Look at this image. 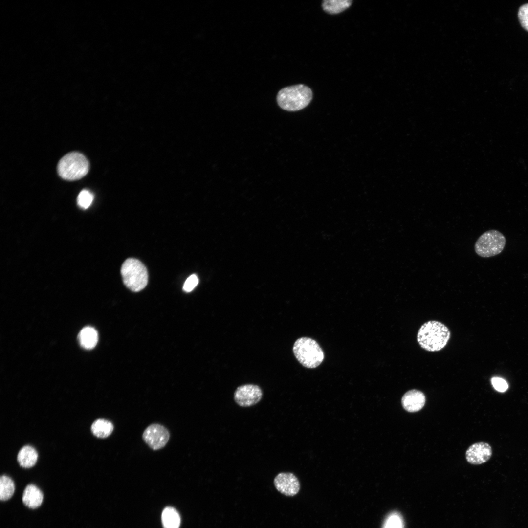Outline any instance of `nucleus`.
Segmentation results:
<instances>
[{"label":"nucleus","mask_w":528,"mask_h":528,"mask_svg":"<svg viewBox=\"0 0 528 528\" xmlns=\"http://www.w3.org/2000/svg\"><path fill=\"white\" fill-rule=\"evenodd\" d=\"M451 336L449 328L443 323L430 320L423 324L417 333L419 346L428 352H438L444 348Z\"/></svg>","instance_id":"f257e3e1"},{"label":"nucleus","mask_w":528,"mask_h":528,"mask_svg":"<svg viewBox=\"0 0 528 528\" xmlns=\"http://www.w3.org/2000/svg\"><path fill=\"white\" fill-rule=\"evenodd\" d=\"M312 98L311 89L304 85L298 84L281 89L277 94V101L282 109L295 111L307 106Z\"/></svg>","instance_id":"f03ea898"},{"label":"nucleus","mask_w":528,"mask_h":528,"mask_svg":"<svg viewBox=\"0 0 528 528\" xmlns=\"http://www.w3.org/2000/svg\"><path fill=\"white\" fill-rule=\"evenodd\" d=\"M89 163L83 154L71 152L64 156L59 161L57 171L63 179L73 181L80 179L88 172Z\"/></svg>","instance_id":"7ed1b4c3"},{"label":"nucleus","mask_w":528,"mask_h":528,"mask_svg":"<svg viewBox=\"0 0 528 528\" xmlns=\"http://www.w3.org/2000/svg\"><path fill=\"white\" fill-rule=\"evenodd\" d=\"M294 354L303 366L308 368L318 367L323 361V350L317 342L308 337H301L294 343Z\"/></svg>","instance_id":"20e7f679"},{"label":"nucleus","mask_w":528,"mask_h":528,"mask_svg":"<svg viewBox=\"0 0 528 528\" xmlns=\"http://www.w3.org/2000/svg\"><path fill=\"white\" fill-rule=\"evenodd\" d=\"M121 273L124 285L133 292L142 290L148 283L147 269L137 259H127L122 265Z\"/></svg>","instance_id":"39448f33"},{"label":"nucleus","mask_w":528,"mask_h":528,"mask_svg":"<svg viewBox=\"0 0 528 528\" xmlns=\"http://www.w3.org/2000/svg\"><path fill=\"white\" fill-rule=\"evenodd\" d=\"M506 238L500 231H487L477 239L474 245L476 254L483 258H488L500 254L506 245Z\"/></svg>","instance_id":"423d86ee"},{"label":"nucleus","mask_w":528,"mask_h":528,"mask_svg":"<svg viewBox=\"0 0 528 528\" xmlns=\"http://www.w3.org/2000/svg\"><path fill=\"white\" fill-rule=\"evenodd\" d=\"M142 438L150 448L154 450L163 448L169 441L170 433L164 426L157 423L152 424L144 431Z\"/></svg>","instance_id":"0eeeda50"},{"label":"nucleus","mask_w":528,"mask_h":528,"mask_svg":"<svg viewBox=\"0 0 528 528\" xmlns=\"http://www.w3.org/2000/svg\"><path fill=\"white\" fill-rule=\"evenodd\" d=\"M260 387L254 384H245L237 387L234 392L236 403L241 407H249L258 403L262 397Z\"/></svg>","instance_id":"6e6552de"},{"label":"nucleus","mask_w":528,"mask_h":528,"mask_svg":"<svg viewBox=\"0 0 528 528\" xmlns=\"http://www.w3.org/2000/svg\"><path fill=\"white\" fill-rule=\"evenodd\" d=\"M274 484L279 492L287 496H295L300 488L298 478L289 472H282L277 475L274 480Z\"/></svg>","instance_id":"1a4fd4ad"},{"label":"nucleus","mask_w":528,"mask_h":528,"mask_svg":"<svg viewBox=\"0 0 528 528\" xmlns=\"http://www.w3.org/2000/svg\"><path fill=\"white\" fill-rule=\"evenodd\" d=\"M492 455V448L488 443L479 442L468 447L465 453V457L469 463L479 465L487 462Z\"/></svg>","instance_id":"9d476101"},{"label":"nucleus","mask_w":528,"mask_h":528,"mask_svg":"<svg viewBox=\"0 0 528 528\" xmlns=\"http://www.w3.org/2000/svg\"><path fill=\"white\" fill-rule=\"evenodd\" d=\"M426 397L424 393L417 389H412L406 392L401 399L403 408L409 412H416L424 407Z\"/></svg>","instance_id":"9b49d317"},{"label":"nucleus","mask_w":528,"mask_h":528,"mask_svg":"<svg viewBox=\"0 0 528 528\" xmlns=\"http://www.w3.org/2000/svg\"><path fill=\"white\" fill-rule=\"evenodd\" d=\"M43 500L42 491L35 485L29 484L25 488L23 495L22 502L25 506L31 508L39 507Z\"/></svg>","instance_id":"f8f14e48"},{"label":"nucleus","mask_w":528,"mask_h":528,"mask_svg":"<svg viewBox=\"0 0 528 528\" xmlns=\"http://www.w3.org/2000/svg\"><path fill=\"white\" fill-rule=\"evenodd\" d=\"M98 340L97 331L94 328L90 326L83 328L78 334L79 342L80 345L86 349L94 348Z\"/></svg>","instance_id":"ddd939ff"},{"label":"nucleus","mask_w":528,"mask_h":528,"mask_svg":"<svg viewBox=\"0 0 528 528\" xmlns=\"http://www.w3.org/2000/svg\"><path fill=\"white\" fill-rule=\"evenodd\" d=\"M38 459V453L32 447L26 445L18 453L17 460L20 465L24 468H30L35 464Z\"/></svg>","instance_id":"4468645a"},{"label":"nucleus","mask_w":528,"mask_h":528,"mask_svg":"<svg viewBox=\"0 0 528 528\" xmlns=\"http://www.w3.org/2000/svg\"><path fill=\"white\" fill-rule=\"evenodd\" d=\"M161 521L164 528H179L180 525V517L178 512L170 506L163 509Z\"/></svg>","instance_id":"2eb2a0df"},{"label":"nucleus","mask_w":528,"mask_h":528,"mask_svg":"<svg viewBox=\"0 0 528 528\" xmlns=\"http://www.w3.org/2000/svg\"><path fill=\"white\" fill-rule=\"evenodd\" d=\"M113 429V424L110 421L104 419H97L91 426V430L93 434L100 438L109 437L112 433Z\"/></svg>","instance_id":"dca6fc26"},{"label":"nucleus","mask_w":528,"mask_h":528,"mask_svg":"<svg viewBox=\"0 0 528 528\" xmlns=\"http://www.w3.org/2000/svg\"><path fill=\"white\" fill-rule=\"evenodd\" d=\"M351 0H325L322 6L325 11L335 14L342 12L352 4Z\"/></svg>","instance_id":"f3484780"},{"label":"nucleus","mask_w":528,"mask_h":528,"mask_svg":"<svg viewBox=\"0 0 528 528\" xmlns=\"http://www.w3.org/2000/svg\"><path fill=\"white\" fill-rule=\"evenodd\" d=\"M15 491V484L9 477L3 475L0 478V499L2 501L9 499Z\"/></svg>","instance_id":"a211bd4d"},{"label":"nucleus","mask_w":528,"mask_h":528,"mask_svg":"<svg viewBox=\"0 0 528 528\" xmlns=\"http://www.w3.org/2000/svg\"><path fill=\"white\" fill-rule=\"evenodd\" d=\"M383 528H403V521L401 516L397 512L391 513L387 517Z\"/></svg>","instance_id":"6ab92c4d"},{"label":"nucleus","mask_w":528,"mask_h":528,"mask_svg":"<svg viewBox=\"0 0 528 528\" xmlns=\"http://www.w3.org/2000/svg\"><path fill=\"white\" fill-rule=\"evenodd\" d=\"M93 200V195L88 190L84 189L79 194L77 201L79 207L83 209L88 208Z\"/></svg>","instance_id":"aec40b11"},{"label":"nucleus","mask_w":528,"mask_h":528,"mask_svg":"<svg viewBox=\"0 0 528 528\" xmlns=\"http://www.w3.org/2000/svg\"><path fill=\"white\" fill-rule=\"evenodd\" d=\"M518 16L521 26L528 31V3L519 8Z\"/></svg>","instance_id":"412c9836"},{"label":"nucleus","mask_w":528,"mask_h":528,"mask_svg":"<svg viewBox=\"0 0 528 528\" xmlns=\"http://www.w3.org/2000/svg\"><path fill=\"white\" fill-rule=\"evenodd\" d=\"M198 283V279L195 274L190 275L185 281L183 290L186 292H191L197 286Z\"/></svg>","instance_id":"4be33fe9"},{"label":"nucleus","mask_w":528,"mask_h":528,"mask_svg":"<svg viewBox=\"0 0 528 528\" xmlns=\"http://www.w3.org/2000/svg\"><path fill=\"white\" fill-rule=\"evenodd\" d=\"M491 382L494 388L499 392H503L508 388L507 382L502 378L493 377L491 379Z\"/></svg>","instance_id":"5701e85b"}]
</instances>
